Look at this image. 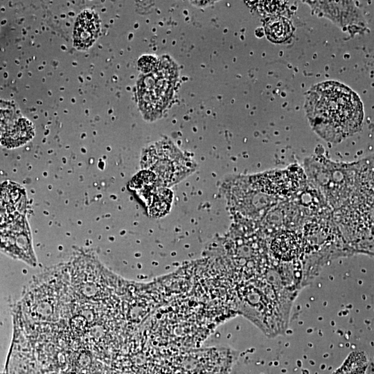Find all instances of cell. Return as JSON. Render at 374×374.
Wrapping results in <instances>:
<instances>
[{
    "instance_id": "cell-10",
    "label": "cell",
    "mask_w": 374,
    "mask_h": 374,
    "mask_svg": "<svg viewBox=\"0 0 374 374\" xmlns=\"http://www.w3.org/2000/svg\"><path fill=\"white\" fill-rule=\"evenodd\" d=\"M15 109L6 102L0 101V132L3 134L15 123Z\"/></svg>"
},
{
    "instance_id": "cell-6",
    "label": "cell",
    "mask_w": 374,
    "mask_h": 374,
    "mask_svg": "<svg viewBox=\"0 0 374 374\" xmlns=\"http://www.w3.org/2000/svg\"><path fill=\"white\" fill-rule=\"evenodd\" d=\"M100 30V20L93 10H82L77 17L73 31V44L79 51L89 49L96 42Z\"/></svg>"
},
{
    "instance_id": "cell-2",
    "label": "cell",
    "mask_w": 374,
    "mask_h": 374,
    "mask_svg": "<svg viewBox=\"0 0 374 374\" xmlns=\"http://www.w3.org/2000/svg\"><path fill=\"white\" fill-rule=\"evenodd\" d=\"M69 284L68 265L55 267L38 276L30 285L20 308L33 321H57L64 303V287Z\"/></svg>"
},
{
    "instance_id": "cell-12",
    "label": "cell",
    "mask_w": 374,
    "mask_h": 374,
    "mask_svg": "<svg viewBox=\"0 0 374 374\" xmlns=\"http://www.w3.org/2000/svg\"><path fill=\"white\" fill-rule=\"evenodd\" d=\"M363 373L360 371V368H355V371L353 372V374H362ZM340 374H351L350 371H349V370H344V371H341V372L340 373Z\"/></svg>"
},
{
    "instance_id": "cell-1",
    "label": "cell",
    "mask_w": 374,
    "mask_h": 374,
    "mask_svg": "<svg viewBox=\"0 0 374 374\" xmlns=\"http://www.w3.org/2000/svg\"><path fill=\"white\" fill-rule=\"evenodd\" d=\"M305 109L317 132L333 141L358 131L364 118L359 96L337 81H326L313 86L306 94Z\"/></svg>"
},
{
    "instance_id": "cell-5",
    "label": "cell",
    "mask_w": 374,
    "mask_h": 374,
    "mask_svg": "<svg viewBox=\"0 0 374 374\" xmlns=\"http://www.w3.org/2000/svg\"><path fill=\"white\" fill-rule=\"evenodd\" d=\"M0 249L31 266L37 265L26 212L0 208Z\"/></svg>"
},
{
    "instance_id": "cell-13",
    "label": "cell",
    "mask_w": 374,
    "mask_h": 374,
    "mask_svg": "<svg viewBox=\"0 0 374 374\" xmlns=\"http://www.w3.org/2000/svg\"><path fill=\"white\" fill-rule=\"evenodd\" d=\"M2 139V134L0 132V141H1Z\"/></svg>"
},
{
    "instance_id": "cell-11",
    "label": "cell",
    "mask_w": 374,
    "mask_h": 374,
    "mask_svg": "<svg viewBox=\"0 0 374 374\" xmlns=\"http://www.w3.org/2000/svg\"><path fill=\"white\" fill-rule=\"evenodd\" d=\"M157 60L153 56H144L138 62L139 67L143 73L151 72L157 66Z\"/></svg>"
},
{
    "instance_id": "cell-7",
    "label": "cell",
    "mask_w": 374,
    "mask_h": 374,
    "mask_svg": "<svg viewBox=\"0 0 374 374\" xmlns=\"http://www.w3.org/2000/svg\"><path fill=\"white\" fill-rule=\"evenodd\" d=\"M34 135L32 122L26 118H20L3 134L1 143L9 148H17L31 140Z\"/></svg>"
},
{
    "instance_id": "cell-4",
    "label": "cell",
    "mask_w": 374,
    "mask_h": 374,
    "mask_svg": "<svg viewBox=\"0 0 374 374\" xmlns=\"http://www.w3.org/2000/svg\"><path fill=\"white\" fill-rule=\"evenodd\" d=\"M157 69L138 81L139 105L146 115L161 114L167 106L177 75V67L168 62L158 65Z\"/></svg>"
},
{
    "instance_id": "cell-8",
    "label": "cell",
    "mask_w": 374,
    "mask_h": 374,
    "mask_svg": "<svg viewBox=\"0 0 374 374\" xmlns=\"http://www.w3.org/2000/svg\"><path fill=\"white\" fill-rule=\"evenodd\" d=\"M301 249L299 238L292 232L278 235L271 243V249L280 259L289 260L296 257Z\"/></svg>"
},
{
    "instance_id": "cell-9",
    "label": "cell",
    "mask_w": 374,
    "mask_h": 374,
    "mask_svg": "<svg viewBox=\"0 0 374 374\" xmlns=\"http://www.w3.org/2000/svg\"><path fill=\"white\" fill-rule=\"evenodd\" d=\"M294 28L291 22L281 16L269 18L265 24V31L269 40L280 43L287 40L292 34Z\"/></svg>"
},
{
    "instance_id": "cell-3",
    "label": "cell",
    "mask_w": 374,
    "mask_h": 374,
    "mask_svg": "<svg viewBox=\"0 0 374 374\" xmlns=\"http://www.w3.org/2000/svg\"><path fill=\"white\" fill-rule=\"evenodd\" d=\"M70 290L78 301L94 304L109 295L111 275L91 253L80 252L68 265Z\"/></svg>"
}]
</instances>
